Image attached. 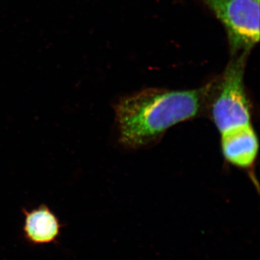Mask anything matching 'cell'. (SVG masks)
<instances>
[{"label": "cell", "instance_id": "obj_1", "mask_svg": "<svg viewBox=\"0 0 260 260\" xmlns=\"http://www.w3.org/2000/svg\"><path fill=\"white\" fill-rule=\"evenodd\" d=\"M208 90V83L192 90L148 88L122 98L114 106L121 144L150 146L172 126L205 114Z\"/></svg>", "mask_w": 260, "mask_h": 260}, {"label": "cell", "instance_id": "obj_2", "mask_svg": "<svg viewBox=\"0 0 260 260\" xmlns=\"http://www.w3.org/2000/svg\"><path fill=\"white\" fill-rule=\"evenodd\" d=\"M249 54L244 52L233 56L220 76L208 83L205 113L220 134L251 124V104L244 80Z\"/></svg>", "mask_w": 260, "mask_h": 260}, {"label": "cell", "instance_id": "obj_3", "mask_svg": "<svg viewBox=\"0 0 260 260\" xmlns=\"http://www.w3.org/2000/svg\"><path fill=\"white\" fill-rule=\"evenodd\" d=\"M226 31L233 56L250 53L259 40V0H204Z\"/></svg>", "mask_w": 260, "mask_h": 260}, {"label": "cell", "instance_id": "obj_4", "mask_svg": "<svg viewBox=\"0 0 260 260\" xmlns=\"http://www.w3.org/2000/svg\"><path fill=\"white\" fill-rule=\"evenodd\" d=\"M220 135L222 153L228 162L243 169L254 167L259 141L251 124L234 128Z\"/></svg>", "mask_w": 260, "mask_h": 260}, {"label": "cell", "instance_id": "obj_5", "mask_svg": "<svg viewBox=\"0 0 260 260\" xmlns=\"http://www.w3.org/2000/svg\"><path fill=\"white\" fill-rule=\"evenodd\" d=\"M22 212L25 215L24 234L30 242L48 244L59 237L61 225L47 205H41L31 210L23 208Z\"/></svg>", "mask_w": 260, "mask_h": 260}]
</instances>
